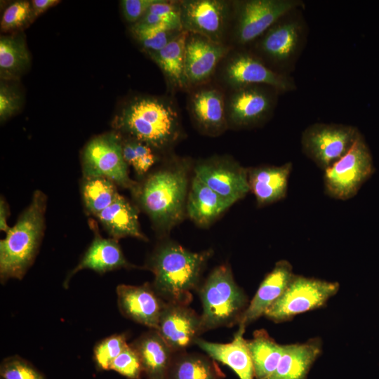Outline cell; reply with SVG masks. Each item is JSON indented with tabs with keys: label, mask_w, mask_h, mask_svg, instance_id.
I'll return each mask as SVG.
<instances>
[{
	"label": "cell",
	"mask_w": 379,
	"mask_h": 379,
	"mask_svg": "<svg viewBox=\"0 0 379 379\" xmlns=\"http://www.w3.org/2000/svg\"><path fill=\"white\" fill-rule=\"evenodd\" d=\"M211 254V250L194 253L175 243L162 244L148 262L154 276L153 288L166 302L188 305Z\"/></svg>",
	"instance_id": "1"
},
{
	"label": "cell",
	"mask_w": 379,
	"mask_h": 379,
	"mask_svg": "<svg viewBox=\"0 0 379 379\" xmlns=\"http://www.w3.org/2000/svg\"><path fill=\"white\" fill-rule=\"evenodd\" d=\"M187 175L188 164L177 161L150 174L134 188L140 206L161 230H169L187 213Z\"/></svg>",
	"instance_id": "2"
},
{
	"label": "cell",
	"mask_w": 379,
	"mask_h": 379,
	"mask_svg": "<svg viewBox=\"0 0 379 379\" xmlns=\"http://www.w3.org/2000/svg\"><path fill=\"white\" fill-rule=\"evenodd\" d=\"M46 196L36 190L16 223L0 241V279H21L32 264L44 230Z\"/></svg>",
	"instance_id": "3"
},
{
	"label": "cell",
	"mask_w": 379,
	"mask_h": 379,
	"mask_svg": "<svg viewBox=\"0 0 379 379\" xmlns=\"http://www.w3.org/2000/svg\"><path fill=\"white\" fill-rule=\"evenodd\" d=\"M118 125L135 141L159 149L175 142L180 131L175 107L156 98H140L130 102L123 109Z\"/></svg>",
	"instance_id": "4"
},
{
	"label": "cell",
	"mask_w": 379,
	"mask_h": 379,
	"mask_svg": "<svg viewBox=\"0 0 379 379\" xmlns=\"http://www.w3.org/2000/svg\"><path fill=\"white\" fill-rule=\"evenodd\" d=\"M302 9L284 14L253 43L251 52L277 73L291 75L307 44L309 31Z\"/></svg>",
	"instance_id": "5"
},
{
	"label": "cell",
	"mask_w": 379,
	"mask_h": 379,
	"mask_svg": "<svg viewBox=\"0 0 379 379\" xmlns=\"http://www.w3.org/2000/svg\"><path fill=\"white\" fill-rule=\"evenodd\" d=\"M203 312L201 333L239 324L249 302L245 292L234 281L228 265L215 267L199 288Z\"/></svg>",
	"instance_id": "6"
},
{
	"label": "cell",
	"mask_w": 379,
	"mask_h": 379,
	"mask_svg": "<svg viewBox=\"0 0 379 379\" xmlns=\"http://www.w3.org/2000/svg\"><path fill=\"white\" fill-rule=\"evenodd\" d=\"M339 288L338 282L294 274L284 292L264 316L275 323L289 321L298 314L323 307Z\"/></svg>",
	"instance_id": "7"
},
{
	"label": "cell",
	"mask_w": 379,
	"mask_h": 379,
	"mask_svg": "<svg viewBox=\"0 0 379 379\" xmlns=\"http://www.w3.org/2000/svg\"><path fill=\"white\" fill-rule=\"evenodd\" d=\"M375 171L371 150L360 133L350 150L324 171L326 193L338 200L354 197Z\"/></svg>",
	"instance_id": "8"
},
{
	"label": "cell",
	"mask_w": 379,
	"mask_h": 379,
	"mask_svg": "<svg viewBox=\"0 0 379 379\" xmlns=\"http://www.w3.org/2000/svg\"><path fill=\"white\" fill-rule=\"evenodd\" d=\"M359 133L358 128L351 125L314 123L302 133V151L325 171L350 150Z\"/></svg>",
	"instance_id": "9"
},
{
	"label": "cell",
	"mask_w": 379,
	"mask_h": 379,
	"mask_svg": "<svg viewBox=\"0 0 379 379\" xmlns=\"http://www.w3.org/2000/svg\"><path fill=\"white\" fill-rule=\"evenodd\" d=\"M304 8L302 0H245L234 3V38L244 46L253 44L281 16Z\"/></svg>",
	"instance_id": "10"
},
{
	"label": "cell",
	"mask_w": 379,
	"mask_h": 379,
	"mask_svg": "<svg viewBox=\"0 0 379 379\" xmlns=\"http://www.w3.org/2000/svg\"><path fill=\"white\" fill-rule=\"evenodd\" d=\"M119 137L114 133L92 139L82 154L84 178L102 177L124 188L134 189L136 182L128 175Z\"/></svg>",
	"instance_id": "11"
},
{
	"label": "cell",
	"mask_w": 379,
	"mask_h": 379,
	"mask_svg": "<svg viewBox=\"0 0 379 379\" xmlns=\"http://www.w3.org/2000/svg\"><path fill=\"white\" fill-rule=\"evenodd\" d=\"M226 82L234 89L251 85H264L287 93L297 88L291 75L277 73L270 69L251 51L234 54L227 62L223 72Z\"/></svg>",
	"instance_id": "12"
},
{
	"label": "cell",
	"mask_w": 379,
	"mask_h": 379,
	"mask_svg": "<svg viewBox=\"0 0 379 379\" xmlns=\"http://www.w3.org/2000/svg\"><path fill=\"white\" fill-rule=\"evenodd\" d=\"M180 2L182 30L222 44L232 4L222 0H186Z\"/></svg>",
	"instance_id": "13"
},
{
	"label": "cell",
	"mask_w": 379,
	"mask_h": 379,
	"mask_svg": "<svg viewBox=\"0 0 379 379\" xmlns=\"http://www.w3.org/2000/svg\"><path fill=\"white\" fill-rule=\"evenodd\" d=\"M279 93L264 85H251L234 89L226 108L227 118L239 128L262 123L272 114Z\"/></svg>",
	"instance_id": "14"
},
{
	"label": "cell",
	"mask_w": 379,
	"mask_h": 379,
	"mask_svg": "<svg viewBox=\"0 0 379 379\" xmlns=\"http://www.w3.org/2000/svg\"><path fill=\"white\" fill-rule=\"evenodd\" d=\"M194 176L232 204L250 191L248 168L228 157L199 162L194 168Z\"/></svg>",
	"instance_id": "15"
},
{
	"label": "cell",
	"mask_w": 379,
	"mask_h": 379,
	"mask_svg": "<svg viewBox=\"0 0 379 379\" xmlns=\"http://www.w3.org/2000/svg\"><path fill=\"white\" fill-rule=\"evenodd\" d=\"M174 352H182L199 338L201 318L188 305L166 302L155 329Z\"/></svg>",
	"instance_id": "16"
},
{
	"label": "cell",
	"mask_w": 379,
	"mask_h": 379,
	"mask_svg": "<svg viewBox=\"0 0 379 379\" xmlns=\"http://www.w3.org/2000/svg\"><path fill=\"white\" fill-rule=\"evenodd\" d=\"M120 312L126 317L156 329L166 303L154 291L152 286L120 284L117 287Z\"/></svg>",
	"instance_id": "17"
},
{
	"label": "cell",
	"mask_w": 379,
	"mask_h": 379,
	"mask_svg": "<svg viewBox=\"0 0 379 379\" xmlns=\"http://www.w3.org/2000/svg\"><path fill=\"white\" fill-rule=\"evenodd\" d=\"M227 53V47L222 44L188 32L185 51V73L188 86L208 79Z\"/></svg>",
	"instance_id": "18"
},
{
	"label": "cell",
	"mask_w": 379,
	"mask_h": 379,
	"mask_svg": "<svg viewBox=\"0 0 379 379\" xmlns=\"http://www.w3.org/2000/svg\"><path fill=\"white\" fill-rule=\"evenodd\" d=\"M293 274L292 265L288 261L281 260L277 262L261 282L238 325L246 327L264 315L284 292Z\"/></svg>",
	"instance_id": "19"
},
{
	"label": "cell",
	"mask_w": 379,
	"mask_h": 379,
	"mask_svg": "<svg viewBox=\"0 0 379 379\" xmlns=\"http://www.w3.org/2000/svg\"><path fill=\"white\" fill-rule=\"evenodd\" d=\"M245 329L246 327L239 326L233 340L228 343H212L198 338L195 344L212 359L228 366L239 379H255L247 340L244 338Z\"/></svg>",
	"instance_id": "20"
},
{
	"label": "cell",
	"mask_w": 379,
	"mask_h": 379,
	"mask_svg": "<svg viewBox=\"0 0 379 379\" xmlns=\"http://www.w3.org/2000/svg\"><path fill=\"white\" fill-rule=\"evenodd\" d=\"M291 170V162L248 168L250 190L258 206L270 204L286 197Z\"/></svg>",
	"instance_id": "21"
},
{
	"label": "cell",
	"mask_w": 379,
	"mask_h": 379,
	"mask_svg": "<svg viewBox=\"0 0 379 379\" xmlns=\"http://www.w3.org/2000/svg\"><path fill=\"white\" fill-rule=\"evenodd\" d=\"M131 346L141 361L147 379H167L174 352L155 329L138 338Z\"/></svg>",
	"instance_id": "22"
},
{
	"label": "cell",
	"mask_w": 379,
	"mask_h": 379,
	"mask_svg": "<svg viewBox=\"0 0 379 379\" xmlns=\"http://www.w3.org/2000/svg\"><path fill=\"white\" fill-rule=\"evenodd\" d=\"M128 267L131 265L126 260L117 241L114 239H105L96 234L79 264L68 274L63 286L66 288L70 279L84 269L102 274Z\"/></svg>",
	"instance_id": "23"
},
{
	"label": "cell",
	"mask_w": 379,
	"mask_h": 379,
	"mask_svg": "<svg viewBox=\"0 0 379 379\" xmlns=\"http://www.w3.org/2000/svg\"><path fill=\"white\" fill-rule=\"evenodd\" d=\"M321 348L319 338H311L303 343L284 345L278 366L268 379H307Z\"/></svg>",
	"instance_id": "24"
},
{
	"label": "cell",
	"mask_w": 379,
	"mask_h": 379,
	"mask_svg": "<svg viewBox=\"0 0 379 379\" xmlns=\"http://www.w3.org/2000/svg\"><path fill=\"white\" fill-rule=\"evenodd\" d=\"M232 204L194 176L189 190L186 211L199 226L211 225Z\"/></svg>",
	"instance_id": "25"
},
{
	"label": "cell",
	"mask_w": 379,
	"mask_h": 379,
	"mask_svg": "<svg viewBox=\"0 0 379 379\" xmlns=\"http://www.w3.org/2000/svg\"><path fill=\"white\" fill-rule=\"evenodd\" d=\"M95 217L112 239L117 240L131 237L147 240L140 230L137 211L119 194L108 207Z\"/></svg>",
	"instance_id": "26"
},
{
	"label": "cell",
	"mask_w": 379,
	"mask_h": 379,
	"mask_svg": "<svg viewBox=\"0 0 379 379\" xmlns=\"http://www.w3.org/2000/svg\"><path fill=\"white\" fill-rule=\"evenodd\" d=\"M190 109L199 127L209 134H218L226 127L224 99L215 88H204L194 94Z\"/></svg>",
	"instance_id": "27"
},
{
	"label": "cell",
	"mask_w": 379,
	"mask_h": 379,
	"mask_svg": "<svg viewBox=\"0 0 379 379\" xmlns=\"http://www.w3.org/2000/svg\"><path fill=\"white\" fill-rule=\"evenodd\" d=\"M188 32L182 31L161 50L149 54L163 72L168 82L178 88L188 86L185 73V51Z\"/></svg>",
	"instance_id": "28"
},
{
	"label": "cell",
	"mask_w": 379,
	"mask_h": 379,
	"mask_svg": "<svg viewBox=\"0 0 379 379\" xmlns=\"http://www.w3.org/2000/svg\"><path fill=\"white\" fill-rule=\"evenodd\" d=\"M251 357L255 379H268L276 370L284 351L264 329L257 330L253 338L247 340Z\"/></svg>",
	"instance_id": "29"
},
{
	"label": "cell",
	"mask_w": 379,
	"mask_h": 379,
	"mask_svg": "<svg viewBox=\"0 0 379 379\" xmlns=\"http://www.w3.org/2000/svg\"><path fill=\"white\" fill-rule=\"evenodd\" d=\"M211 359L180 352L173 355L167 379H222L223 373Z\"/></svg>",
	"instance_id": "30"
},
{
	"label": "cell",
	"mask_w": 379,
	"mask_h": 379,
	"mask_svg": "<svg viewBox=\"0 0 379 379\" xmlns=\"http://www.w3.org/2000/svg\"><path fill=\"white\" fill-rule=\"evenodd\" d=\"M30 56L25 41L20 36H1L0 74L3 79H14L29 65Z\"/></svg>",
	"instance_id": "31"
},
{
	"label": "cell",
	"mask_w": 379,
	"mask_h": 379,
	"mask_svg": "<svg viewBox=\"0 0 379 379\" xmlns=\"http://www.w3.org/2000/svg\"><path fill=\"white\" fill-rule=\"evenodd\" d=\"M81 192L86 210L95 216L108 207L119 194L115 184L102 177L84 178Z\"/></svg>",
	"instance_id": "32"
},
{
	"label": "cell",
	"mask_w": 379,
	"mask_h": 379,
	"mask_svg": "<svg viewBox=\"0 0 379 379\" xmlns=\"http://www.w3.org/2000/svg\"><path fill=\"white\" fill-rule=\"evenodd\" d=\"M182 31L145 27L137 24H134L132 27L134 36L148 55L161 50Z\"/></svg>",
	"instance_id": "33"
},
{
	"label": "cell",
	"mask_w": 379,
	"mask_h": 379,
	"mask_svg": "<svg viewBox=\"0 0 379 379\" xmlns=\"http://www.w3.org/2000/svg\"><path fill=\"white\" fill-rule=\"evenodd\" d=\"M128 345L125 334H114L100 341L94 347V361L100 370H109L112 361Z\"/></svg>",
	"instance_id": "34"
},
{
	"label": "cell",
	"mask_w": 379,
	"mask_h": 379,
	"mask_svg": "<svg viewBox=\"0 0 379 379\" xmlns=\"http://www.w3.org/2000/svg\"><path fill=\"white\" fill-rule=\"evenodd\" d=\"M3 379H46L32 364L18 356L5 359L0 367Z\"/></svg>",
	"instance_id": "35"
},
{
	"label": "cell",
	"mask_w": 379,
	"mask_h": 379,
	"mask_svg": "<svg viewBox=\"0 0 379 379\" xmlns=\"http://www.w3.org/2000/svg\"><path fill=\"white\" fill-rule=\"evenodd\" d=\"M109 370L128 379H140L142 372L141 361L136 351L128 345L111 363Z\"/></svg>",
	"instance_id": "36"
},
{
	"label": "cell",
	"mask_w": 379,
	"mask_h": 379,
	"mask_svg": "<svg viewBox=\"0 0 379 379\" xmlns=\"http://www.w3.org/2000/svg\"><path fill=\"white\" fill-rule=\"evenodd\" d=\"M32 4L27 1H17L4 11L1 20V29H16L25 24L32 15Z\"/></svg>",
	"instance_id": "37"
},
{
	"label": "cell",
	"mask_w": 379,
	"mask_h": 379,
	"mask_svg": "<svg viewBox=\"0 0 379 379\" xmlns=\"http://www.w3.org/2000/svg\"><path fill=\"white\" fill-rule=\"evenodd\" d=\"M158 0H123L121 9L125 19L136 23L147 11L149 8Z\"/></svg>",
	"instance_id": "38"
},
{
	"label": "cell",
	"mask_w": 379,
	"mask_h": 379,
	"mask_svg": "<svg viewBox=\"0 0 379 379\" xmlns=\"http://www.w3.org/2000/svg\"><path fill=\"white\" fill-rule=\"evenodd\" d=\"M20 96L4 84L0 88V119L4 121L11 117L20 107Z\"/></svg>",
	"instance_id": "39"
},
{
	"label": "cell",
	"mask_w": 379,
	"mask_h": 379,
	"mask_svg": "<svg viewBox=\"0 0 379 379\" xmlns=\"http://www.w3.org/2000/svg\"><path fill=\"white\" fill-rule=\"evenodd\" d=\"M155 162V157L152 154L138 158L133 164L135 170L138 174H142L148 171V169Z\"/></svg>",
	"instance_id": "40"
},
{
	"label": "cell",
	"mask_w": 379,
	"mask_h": 379,
	"mask_svg": "<svg viewBox=\"0 0 379 379\" xmlns=\"http://www.w3.org/2000/svg\"><path fill=\"white\" fill-rule=\"evenodd\" d=\"M59 2L58 0H32V15L36 17Z\"/></svg>",
	"instance_id": "41"
},
{
	"label": "cell",
	"mask_w": 379,
	"mask_h": 379,
	"mask_svg": "<svg viewBox=\"0 0 379 379\" xmlns=\"http://www.w3.org/2000/svg\"><path fill=\"white\" fill-rule=\"evenodd\" d=\"M122 147L124 160L128 164L133 165L138 159L134 147V141L126 142L122 145Z\"/></svg>",
	"instance_id": "42"
},
{
	"label": "cell",
	"mask_w": 379,
	"mask_h": 379,
	"mask_svg": "<svg viewBox=\"0 0 379 379\" xmlns=\"http://www.w3.org/2000/svg\"><path fill=\"white\" fill-rule=\"evenodd\" d=\"M8 206L2 198L0 201V229L1 231L7 232L10 227L7 225V218L8 217Z\"/></svg>",
	"instance_id": "43"
}]
</instances>
